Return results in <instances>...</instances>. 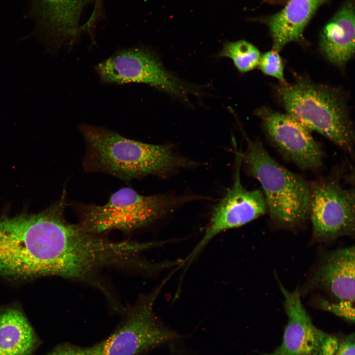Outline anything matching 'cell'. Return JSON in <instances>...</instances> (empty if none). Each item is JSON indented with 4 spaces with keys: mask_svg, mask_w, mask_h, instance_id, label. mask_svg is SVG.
<instances>
[{
    "mask_svg": "<svg viewBox=\"0 0 355 355\" xmlns=\"http://www.w3.org/2000/svg\"><path fill=\"white\" fill-rule=\"evenodd\" d=\"M330 0H287L284 8L265 19L273 41L279 52L287 44L303 39L304 31L317 10Z\"/></svg>",
    "mask_w": 355,
    "mask_h": 355,
    "instance_id": "9a60e30c",
    "label": "cell"
},
{
    "mask_svg": "<svg viewBox=\"0 0 355 355\" xmlns=\"http://www.w3.org/2000/svg\"><path fill=\"white\" fill-rule=\"evenodd\" d=\"M271 144L283 157L302 170L322 166L324 153L311 132L289 114L262 107L256 111Z\"/></svg>",
    "mask_w": 355,
    "mask_h": 355,
    "instance_id": "30bf717a",
    "label": "cell"
},
{
    "mask_svg": "<svg viewBox=\"0 0 355 355\" xmlns=\"http://www.w3.org/2000/svg\"><path fill=\"white\" fill-rule=\"evenodd\" d=\"M260 56L256 47L244 40L226 43L218 54L220 57L231 59L241 72L249 71L258 66Z\"/></svg>",
    "mask_w": 355,
    "mask_h": 355,
    "instance_id": "e0dca14e",
    "label": "cell"
},
{
    "mask_svg": "<svg viewBox=\"0 0 355 355\" xmlns=\"http://www.w3.org/2000/svg\"><path fill=\"white\" fill-rule=\"evenodd\" d=\"M163 282L152 292L142 296L126 313L115 331L97 344L99 355H138L177 339L178 335L164 326L153 311Z\"/></svg>",
    "mask_w": 355,
    "mask_h": 355,
    "instance_id": "8992f818",
    "label": "cell"
},
{
    "mask_svg": "<svg viewBox=\"0 0 355 355\" xmlns=\"http://www.w3.org/2000/svg\"><path fill=\"white\" fill-rule=\"evenodd\" d=\"M202 198L190 194L144 195L123 187L112 193L103 205L73 201L69 205L85 229L103 234L112 230L128 232L147 227L179 206Z\"/></svg>",
    "mask_w": 355,
    "mask_h": 355,
    "instance_id": "3957f363",
    "label": "cell"
},
{
    "mask_svg": "<svg viewBox=\"0 0 355 355\" xmlns=\"http://www.w3.org/2000/svg\"><path fill=\"white\" fill-rule=\"evenodd\" d=\"M265 1L272 4L285 3L287 0H265Z\"/></svg>",
    "mask_w": 355,
    "mask_h": 355,
    "instance_id": "7402d4cb",
    "label": "cell"
},
{
    "mask_svg": "<svg viewBox=\"0 0 355 355\" xmlns=\"http://www.w3.org/2000/svg\"><path fill=\"white\" fill-rule=\"evenodd\" d=\"M288 317L281 345L264 355H333L338 338L316 327L304 308L297 289L287 290L279 281Z\"/></svg>",
    "mask_w": 355,
    "mask_h": 355,
    "instance_id": "8fae6325",
    "label": "cell"
},
{
    "mask_svg": "<svg viewBox=\"0 0 355 355\" xmlns=\"http://www.w3.org/2000/svg\"><path fill=\"white\" fill-rule=\"evenodd\" d=\"M355 340L354 333L338 338L333 355H355Z\"/></svg>",
    "mask_w": 355,
    "mask_h": 355,
    "instance_id": "44dd1931",
    "label": "cell"
},
{
    "mask_svg": "<svg viewBox=\"0 0 355 355\" xmlns=\"http://www.w3.org/2000/svg\"><path fill=\"white\" fill-rule=\"evenodd\" d=\"M96 70L107 83H144L184 99L191 92L189 86L169 72L158 57L145 48L118 52L98 64Z\"/></svg>",
    "mask_w": 355,
    "mask_h": 355,
    "instance_id": "52a82bcc",
    "label": "cell"
},
{
    "mask_svg": "<svg viewBox=\"0 0 355 355\" xmlns=\"http://www.w3.org/2000/svg\"><path fill=\"white\" fill-rule=\"evenodd\" d=\"M242 151L235 149L233 183L214 206L203 237L184 262L190 264L208 244L223 231L243 226L265 214L266 203L261 190H248L240 178Z\"/></svg>",
    "mask_w": 355,
    "mask_h": 355,
    "instance_id": "9c48e42d",
    "label": "cell"
},
{
    "mask_svg": "<svg viewBox=\"0 0 355 355\" xmlns=\"http://www.w3.org/2000/svg\"><path fill=\"white\" fill-rule=\"evenodd\" d=\"M246 138L242 163L260 183L272 220L287 229L303 224L309 217L310 184L276 161L260 141Z\"/></svg>",
    "mask_w": 355,
    "mask_h": 355,
    "instance_id": "5b68a950",
    "label": "cell"
},
{
    "mask_svg": "<svg viewBox=\"0 0 355 355\" xmlns=\"http://www.w3.org/2000/svg\"><path fill=\"white\" fill-rule=\"evenodd\" d=\"M317 305L320 309L330 312L349 321L354 322V303L348 302H333L324 298L317 299Z\"/></svg>",
    "mask_w": 355,
    "mask_h": 355,
    "instance_id": "d6986e66",
    "label": "cell"
},
{
    "mask_svg": "<svg viewBox=\"0 0 355 355\" xmlns=\"http://www.w3.org/2000/svg\"><path fill=\"white\" fill-rule=\"evenodd\" d=\"M94 0H34L40 29L56 48L64 44L71 46L81 32L83 11Z\"/></svg>",
    "mask_w": 355,
    "mask_h": 355,
    "instance_id": "7c38bea8",
    "label": "cell"
},
{
    "mask_svg": "<svg viewBox=\"0 0 355 355\" xmlns=\"http://www.w3.org/2000/svg\"><path fill=\"white\" fill-rule=\"evenodd\" d=\"M64 190L43 212L0 217V276L15 281L57 276L86 283L95 273L102 247L95 234L67 221Z\"/></svg>",
    "mask_w": 355,
    "mask_h": 355,
    "instance_id": "6da1fadb",
    "label": "cell"
},
{
    "mask_svg": "<svg viewBox=\"0 0 355 355\" xmlns=\"http://www.w3.org/2000/svg\"><path fill=\"white\" fill-rule=\"evenodd\" d=\"M355 247L335 249L325 255L314 273V285L333 302L355 303Z\"/></svg>",
    "mask_w": 355,
    "mask_h": 355,
    "instance_id": "4fadbf2b",
    "label": "cell"
},
{
    "mask_svg": "<svg viewBox=\"0 0 355 355\" xmlns=\"http://www.w3.org/2000/svg\"><path fill=\"white\" fill-rule=\"evenodd\" d=\"M103 0H95V3L96 5H100L102 3Z\"/></svg>",
    "mask_w": 355,
    "mask_h": 355,
    "instance_id": "603a6c76",
    "label": "cell"
},
{
    "mask_svg": "<svg viewBox=\"0 0 355 355\" xmlns=\"http://www.w3.org/2000/svg\"><path fill=\"white\" fill-rule=\"evenodd\" d=\"M276 94L287 113L311 132L354 154L355 134L345 102L336 90L307 79L280 83Z\"/></svg>",
    "mask_w": 355,
    "mask_h": 355,
    "instance_id": "277c9868",
    "label": "cell"
},
{
    "mask_svg": "<svg viewBox=\"0 0 355 355\" xmlns=\"http://www.w3.org/2000/svg\"><path fill=\"white\" fill-rule=\"evenodd\" d=\"M48 355H99V354L97 345L88 348L65 345L56 348Z\"/></svg>",
    "mask_w": 355,
    "mask_h": 355,
    "instance_id": "ffe728a7",
    "label": "cell"
},
{
    "mask_svg": "<svg viewBox=\"0 0 355 355\" xmlns=\"http://www.w3.org/2000/svg\"><path fill=\"white\" fill-rule=\"evenodd\" d=\"M265 74L278 79L280 83H286L284 77V64L279 52L272 49L260 56L258 65Z\"/></svg>",
    "mask_w": 355,
    "mask_h": 355,
    "instance_id": "ac0fdd59",
    "label": "cell"
},
{
    "mask_svg": "<svg viewBox=\"0 0 355 355\" xmlns=\"http://www.w3.org/2000/svg\"><path fill=\"white\" fill-rule=\"evenodd\" d=\"M355 20L354 0H346L320 33V50L335 65L344 66L354 55Z\"/></svg>",
    "mask_w": 355,
    "mask_h": 355,
    "instance_id": "5bb4252c",
    "label": "cell"
},
{
    "mask_svg": "<svg viewBox=\"0 0 355 355\" xmlns=\"http://www.w3.org/2000/svg\"><path fill=\"white\" fill-rule=\"evenodd\" d=\"M85 144L82 166L130 181L149 176L164 178L192 162L177 154L169 144H155L129 139L106 128L82 124Z\"/></svg>",
    "mask_w": 355,
    "mask_h": 355,
    "instance_id": "7a4b0ae2",
    "label": "cell"
},
{
    "mask_svg": "<svg viewBox=\"0 0 355 355\" xmlns=\"http://www.w3.org/2000/svg\"><path fill=\"white\" fill-rule=\"evenodd\" d=\"M310 188L309 217L316 241L326 242L343 236L354 237L355 190L344 188L331 178L312 182Z\"/></svg>",
    "mask_w": 355,
    "mask_h": 355,
    "instance_id": "ba28073f",
    "label": "cell"
},
{
    "mask_svg": "<svg viewBox=\"0 0 355 355\" xmlns=\"http://www.w3.org/2000/svg\"><path fill=\"white\" fill-rule=\"evenodd\" d=\"M39 340L20 307L0 308V355H32Z\"/></svg>",
    "mask_w": 355,
    "mask_h": 355,
    "instance_id": "2e32d148",
    "label": "cell"
}]
</instances>
